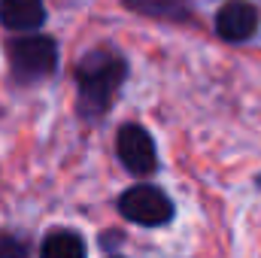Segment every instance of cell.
I'll return each mask as SVG.
<instances>
[{
  "label": "cell",
  "mask_w": 261,
  "mask_h": 258,
  "mask_svg": "<svg viewBox=\"0 0 261 258\" xmlns=\"http://www.w3.org/2000/svg\"><path fill=\"white\" fill-rule=\"evenodd\" d=\"M46 21L43 0H0V24L18 34H28Z\"/></svg>",
  "instance_id": "cell-6"
},
{
  "label": "cell",
  "mask_w": 261,
  "mask_h": 258,
  "mask_svg": "<svg viewBox=\"0 0 261 258\" xmlns=\"http://www.w3.org/2000/svg\"><path fill=\"white\" fill-rule=\"evenodd\" d=\"M116 152H119L122 164L137 176H146L158 167L155 140L143 125H122L119 134H116Z\"/></svg>",
  "instance_id": "cell-4"
},
{
  "label": "cell",
  "mask_w": 261,
  "mask_h": 258,
  "mask_svg": "<svg viewBox=\"0 0 261 258\" xmlns=\"http://www.w3.org/2000/svg\"><path fill=\"white\" fill-rule=\"evenodd\" d=\"M258 31V9L249 0H228L216 12V34L228 43H243Z\"/></svg>",
  "instance_id": "cell-5"
},
{
  "label": "cell",
  "mask_w": 261,
  "mask_h": 258,
  "mask_svg": "<svg viewBox=\"0 0 261 258\" xmlns=\"http://www.w3.org/2000/svg\"><path fill=\"white\" fill-rule=\"evenodd\" d=\"M186 3L189 0H125V6L130 12L152 15V18H173V21H186L189 18Z\"/></svg>",
  "instance_id": "cell-8"
},
{
  "label": "cell",
  "mask_w": 261,
  "mask_h": 258,
  "mask_svg": "<svg viewBox=\"0 0 261 258\" xmlns=\"http://www.w3.org/2000/svg\"><path fill=\"white\" fill-rule=\"evenodd\" d=\"M0 258H28V243L12 234H0Z\"/></svg>",
  "instance_id": "cell-9"
},
{
  "label": "cell",
  "mask_w": 261,
  "mask_h": 258,
  "mask_svg": "<svg viewBox=\"0 0 261 258\" xmlns=\"http://www.w3.org/2000/svg\"><path fill=\"white\" fill-rule=\"evenodd\" d=\"M119 213L143 228H161L173 219V200L161 192L158 186H134L119 197Z\"/></svg>",
  "instance_id": "cell-3"
},
{
  "label": "cell",
  "mask_w": 261,
  "mask_h": 258,
  "mask_svg": "<svg viewBox=\"0 0 261 258\" xmlns=\"http://www.w3.org/2000/svg\"><path fill=\"white\" fill-rule=\"evenodd\" d=\"M6 58L18 82H40L58 67V43L46 34H21L6 43Z\"/></svg>",
  "instance_id": "cell-2"
},
{
  "label": "cell",
  "mask_w": 261,
  "mask_h": 258,
  "mask_svg": "<svg viewBox=\"0 0 261 258\" xmlns=\"http://www.w3.org/2000/svg\"><path fill=\"white\" fill-rule=\"evenodd\" d=\"M128 61L119 52L94 49L85 52L76 64V94H79V116L82 119H100L110 107L116 91L125 85Z\"/></svg>",
  "instance_id": "cell-1"
},
{
  "label": "cell",
  "mask_w": 261,
  "mask_h": 258,
  "mask_svg": "<svg viewBox=\"0 0 261 258\" xmlns=\"http://www.w3.org/2000/svg\"><path fill=\"white\" fill-rule=\"evenodd\" d=\"M40 258H85V243L73 231H52L40 246Z\"/></svg>",
  "instance_id": "cell-7"
}]
</instances>
